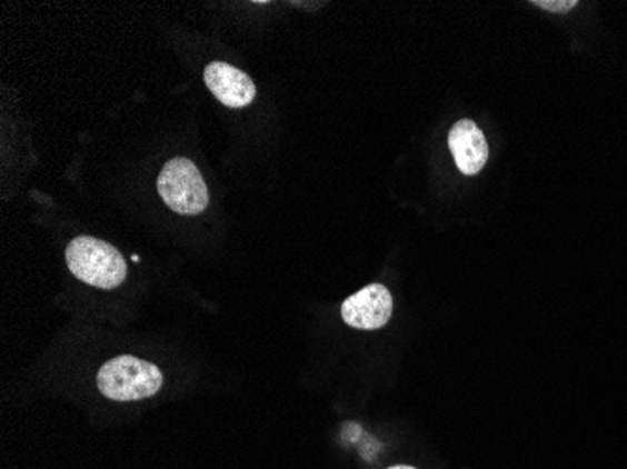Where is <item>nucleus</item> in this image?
<instances>
[{"instance_id": "nucleus-1", "label": "nucleus", "mask_w": 627, "mask_h": 469, "mask_svg": "<svg viewBox=\"0 0 627 469\" xmlns=\"http://www.w3.org/2000/svg\"><path fill=\"white\" fill-rule=\"evenodd\" d=\"M68 269L92 288L116 289L127 278V261L109 242L89 234L76 237L67 247Z\"/></svg>"}, {"instance_id": "nucleus-2", "label": "nucleus", "mask_w": 627, "mask_h": 469, "mask_svg": "<svg viewBox=\"0 0 627 469\" xmlns=\"http://www.w3.org/2000/svg\"><path fill=\"white\" fill-rule=\"evenodd\" d=\"M103 397L117 402H133L155 397L162 389L160 368L138 357L119 356L106 362L97 378Z\"/></svg>"}, {"instance_id": "nucleus-3", "label": "nucleus", "mask_w": 627, "mask_h": 469, "mask_svg": "<svg viewBox=\"0 0 627 469\" xmlns=\"http://www.w3.org/2000/svg\"><path fill=\"white\" fill-rule=\"evenodd\" d=\"M158 192L171 211L182 217H196L209 204L206 181L188 158H173L158 174Z\"/></svg>"}, {"instance_id": "nucleus-4", "label": "nucleus", "mask_w": 627, "mask_h": 469, "mask_svg": "<svg viewBox=\"0 0 627 469\" xmlns=\"http://www.w3.org/2000/svg\"><path fill=\"white\" fill-rule=\"evenodd\" d=\"M346 326L359 331H376L389 323L392 316L391 291L381 283H370L342 302Z\"/></svg>"}, {"instance_id": "nucleus-5", "label": "nucleus", "mask_w": 627, "mask_h": 469, "mask_svg": "<svg viewBox=\"0 0 627 469\" xmlns=\"http://www.w3.org/2000/svg\"><path fill=\"white\" fill-rule=\"evenodd\" d=\"M206 83L212 97H217L226 108H247L256 98L252 78L228 62H211L206 68Z\"/></svg>"}, {"instance_id": "nucleus-6", "label": "nucleus", "mask_w": 627, "mask_h": 469, "mask_svg": "<svg viewBox=\"0 0 627 469\" xmlns=\"http://www.w3.org/2000/svg\"><path fill=\"white\" fill-rule=\"evenodd\" d=\"M449 151L465 174H477L489 160V143L476 122L462 119L449 132Z\"/></svg>"}, {"instance_id": "nucleus-7", "label": "nucleus", "mask_w": 627, "mask_h": 469, "mask_svg": "<svg viewBox=\"0 0 627 469\" xmlns=\"http://www.w3.org/2000/svg\"><path fill=\"white\" fill-rule=\"evenodd\" d=\"M531 4L541 8V10H547V12L567 13L571 12L579 2L577 0H534Z\"/></svg>"}, {"instance_id": "nucleus-8", "label": "nucleus", "mask_w": 627, "mask_h": 469, "mask_svg": "<svg viewBox=\"0 0 627 469\" xmlns=\"http://www.w3.org/2000/svg\"><path fill=\"white\" fill-rule=\"evenodd\" d=\"M389 469H416V468H410V466H392V468Z\"/></svg>"}]
</instances>
